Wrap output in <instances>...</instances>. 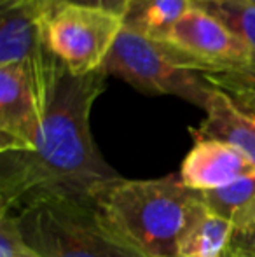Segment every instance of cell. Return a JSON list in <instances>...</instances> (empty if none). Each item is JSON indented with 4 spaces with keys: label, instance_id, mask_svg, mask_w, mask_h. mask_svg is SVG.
I'll list each match as a JSON object with an SVG mask.
<instances>
[{
    "label": "cell",
    "instance_id": "13",
    "mask_svg": "<svg viewBox=\"0 0 255 257\" xmlns=\"http://www.w3.org/2000/svg\"><path fill=\"white\" fill-rule=\"evenodd\" d=\"M234 226L229 220L204 212L192 224L178 247V257H224L229 250Z\"/></svg>",
    "mask_w": 255,
    "mask_h": 257
},
{
    "label": "cell",
    "instance_id": "5",
    "mask_svg": "<svg viewBox=\"0 0 255 257\" xmlns=\"http://www.w3.org/2000/svg\"><path fill=\"white\" fill-rule=\"evenodd\" d=\"M123 28V18L112 13L55 2L46 16V42L65 70L88 75L102 70Z\"/></svg>",
    "mask_w": 255,
    "mask_h": 257
},
{
    "label": "cell",
    "instance_id": "20",
    "mask_svg": "<svg viewBox=\"0 0 255 257\" xmlns=\"http://www.w3.org/2000/svg\"><path fill=\"white\" fill-rule=\"evenodd\" d=\"M224 257H231V255H229V252H227V254H225V255H224Z\"/></svg>",
    "mask_w": 255,
    "mask_h": 257
},
{
    "label": "cell",
    "instance_id": "3",
    "mask_svg": "<svg viewBox=\"0 0 255 257\" xmlns=\"http://www.w3.org/2000/svg\"><path fill=\"white\" fill-rule=\"evenodd\" d=\"M13 215L41 257H147L109 226L91 196L46 194Z\"/></svg>",
    "mask_w": 255,
    "mask_h": 257
},
{
    "label": "cell",
    "instance_id": "9",
    "mask_svg": "<svg viewBox=\"0 0 255 257\" xmlns=\"http://www.w3.org/2000/svg\"><path fill=\"white\" fill-rule=\"evenodd\" d=\"M255 166L229 144L194 137V146L180 166V180L196 193L222 189Z\"/></svg>",
    "mask_w": 255,
    "mask_h": 257
},
{
    "label": "cell",
    "instance_id": "14",
    "mask_svg": "<svg viewBox=\"0 0 255 257\" xmlns=\"http://www.w3.org/2000/svg\"><path fill=\"white\" fill-rule=\"evenodd\" d=\"M192 4L218 18L250 49L255 61V4L246 0H192Z\"/></svg>",
    "mask_w": 255,
    "mask_h": 257
},
{
    "label": "cell",
    "instance_id": "12",
    "mask_svg": "<svg viewBox=\"0 0 255 257\" xmlns=\"http://www.w3.org/2000/svg\"><path fill=\"white\" fill-rule=\"evenodd\" d=\"M203 205L211 213L229 220L234 229L255 220V170L222 189L199 193Z\"/></svg>",
    "mask_w": 255,
    "mask_h": 257
},
{
    "label": "cell",
    "instance_id": "4",
    "mask_svg": "<svg viewBox=\"0 0 255 257\" xmlns=\"http://www.w3.org/2000/svg\"><path fill=\"white\" fill-rule=\"evenodd\" d=\"M102 70L107 77L123 79L138 91L178 96L203 110L215 89L206 75L187 68L175 46L147 39L128 28L119 34Z\"/></svg>",
    "mask_w": 255,
    "mask_h": 257
},
{
    "label": "cell",
    "instance_id": "2",
    "mask_svg": "<svg viewBox=\"0 0 255 257\" xmlns=\"http://www.w3.org/2000/svg\"><path fill=\"white\" fill-rule=\"evenodd\" d=\"M91 198L109 226L147 257H178V247L204 212L199 193L180 175L163 179H119L103 184Z\"/></svg>",
    "mask_w": 255,
    "mask_h": 257
},
{
    "label": "cell",
    "instance_id": "17",
    "mask_svg": "<svg viewBox=\"0 0 255 257\" xmlns=\"http://www.w3.org/2000/svg\"><path fill=\"white\" fill-rule=\"evenodd\" d=\"M227 252L231 257H255V220L234 229Z\"/></svg>",
    "mask_w": 255,
    "mask_h": 257
},
{
    "label": "cell",
    "instance_id": "1",
    "mask_svg": "<svg viewBox=\"0 0 255 257\" xmlns=\"http://www.w3.org/2000/svg\"><path fill=\"white\" fill-rule=\"evenodd\" d=\"M103 70L74 75L63 68L48 95L37 147L0 158V212L16 213L46 194L91 196L119 173L91 135L93 103L105 89Z\"/></svg>",
    "mask_w": 255,
    "mask_h": 257
},
{
    "label": "cell",
    "instance_id": "6",
    "mask_svg": "<svg viewBox=\"0 0 255 257\" xmlns=\"http://www.w3.org/2000/svg\"><path fill=\"white\" fill-rule=\"evenodd\" d=\"M53 4L55 0H0V67H23L44 105L63 70L46 42V16Z\"/></svg>",
    "mask_w": 255,
    "mask_h": 257
},
{
    "label": "cell",
    "instance_id": "10",
    "mask_svg": "<svg viewBox=\"0 0 255 257\" xmlns=\"http://www.w3.org/2000/svg\"><path fill=\"white\" fill-rule=\"evenodd\" d=\"M192 135L229 144L255 166V115L220 89H213L204 108L203 122L192 130Z\"/></svg>",
    "mask_w": 255,
    "mask_h": 257
},
{
    "label": "cell",
    "instance_id": "18",
    "mask_svg": "<svg viewBox=\"0 0 255 257\" xmlns=\"http://www.w3.org/2000/svg\"><path fill=\"white\" fill-rule=\"evenodd\" d=\"M56 4H72V6L81 7H91V9H100L112 13L116 16L123 18L126 13L129 0H55Z\"/></svg>",
    "mask_w": 255,
    "mask_h": 257
},
{
    "label": "cell",
    "instance_id": "11",
    "mask_svg": "<svg viewBox=\"0 0 255 257\" xmlns=\"http://www.w3.org/2000/svg\"><path fill=\"white\" fill-rule=\"evenodd\" d=\"M192 6V0H129L123 23L128 30L164 42Z\"/></svg>",
    "mask_w": 255,
    "mask_h": 257
},
{
    "label": "cell",
    "instance_id": "15",
    "mask_svg": "<svg viewBox=\"0 0 255 257\" xmlns=\"http://www.w3.org/2000/svg\"><path fill=\"white\" fill-rule=\"evenodd\" d=\"M206 79L217 89L227 93L239 107L255 115V70L206 75Z\"/></svg>",
    "mask_w": 255,
    "mask_h": 257
},
{
    "label": "cell",
    "instance_id": "16",
    "mask_svg": "<svg viewBox=\"0 0 255 257\" xmlns=\"http://www.w3.org/2000/svg\"><path fill=\"white\" fill-rule=\"evenodd\" d=\"M0 257H41L21 236L16 217L0 212Z\"/></svg>",
    "mask_w": 255,
    "mask_h": 257
},
{
    "label": "cell",
    "instance_id": "8",
    "mask_svg": "<svg viewBox=\"0 0 255 257\" xmlns=\"http://www.w3.org/2000/svg\"><path fill=\"white\" fill-rule=\"evenodd\" d=\"M44 102L20 65L0 67V154L30 153L41 135Z\"/></svg>",
    "mask_w": 255,
    "mask_h": 257
},
{
    "label": "cell",
    "instance_id": "7",
    "mask_svg": "<svg viewBox=\"0 0 255 257\" xmlns=\"http://www.w3.org/2000/svg\"><path fill=\"white\" fill-rule=\"evenodd\" d=\"M164 42L175 46L189 67L204 75L255 70L250 49L218 18L196 6L175 25Z\"/></svg>",
    "mask_w": 255,
    "mask_h": 257
},
{
    "label": "cell",
    "instance_id": "19",
    "mask_svg": "<svg viewBox=\"0 0 255 257\" xmlns=\"http://www.w3.org/2000/svg\"><path fill=\"white\" fill-rule=\"evenodd\" d=\"M246 2H250V4H255V0H246Z\"/></svg>",
    "mask_w": 255,
    "mask_h": 257
}]
</instances>
